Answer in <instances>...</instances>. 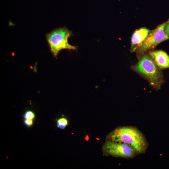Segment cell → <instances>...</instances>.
<instances>
[{
    "label": "cell",
    "instance_id": "obj_1",
    "mask_svg": "<svg viewBox=\"0 0 169 169\" xmlns=\"http://www.w3.org/2000/svg\"><path fill=\"white\" fill-rule=\"evenodd\" d=\"M106 139L128 144L135 149L140 154L145 153L148 146L144 135L134 126L118 127L109 133Z\"/></svg>",
    "mask_w": 169,
    "mask_h": 169
},
{
    "label": "cell",
    "instance_id": "obj_2",
    "mask_svg": "<svg viewBox=\"0 0 169 169\" xmlns=\"http://www.w3.org/2000/svg\"><path fill=\"white\" fill-rule=\"evenodd\" d=\"M160 69L147 55L143 56L133 67V70L146 78L150 84L157 89H159L163 82V75Z\"/></svg>",
    "mask_w": 169,
    "mask_h": 169
},
{
    "label": "cell",
    "instance_id": "obj_3",
    "mask_svg": "<svg viewBox=\"0 0 169 169\" xmlns=\"http://www.w3.org/2000/svg\"><path fill=\"white\" fill-rule=\"evenodd\" d=\"M72 35V32L65 27L55 29L46 35L51 51L54 57L62 49H77V47L71 45L68 42V38Z\"/></svg>",
    "mask_w": 169,
    "mask_h": 169
},
{
    "label": "cell",
    "instance_id": "obj_4",
    "mask_svg": "<svg viewBox=\"0 0 169 169\" xmlns=\"http://www.w3.org/2000/svg\"><path fill=\"white\" fill-rule=\"evenodd\" d=\"M104 155L125 158H132L140 153L126 144L106 140L102 146Z\"/></svg>",
    "mask_w": 169,
    "mask_h": 169
},
{
    "label": "cell",
    "instance_id": "obj_5",
    "mask_svg": "<svg viewBox=\"0 0 169 169\" xmlns=\"http://www.w3.org/2000/svg\"><path fill=\"white\" fill-rule=\"evenodd\" d=\"M166 22L159 25L149 33L140 47L137 49L139 54L143 53L153 48L160 43L169 39L166 34L164 29Z\"/></svg>",
    "mask_w": 169,
    "mask_h": 169
},
{
    "label": "cell",
    "instance_id": "obj_6",
    "mask_svg": "<svg viewBox=\"0 0 169 169\" xmlns=\"http://www.w3.org/2000/svg\"><path fill=\"white\" fill-rule=\"evenodd\" d=\"M156 65L161 69L169 68V55L162 50L151 51L149 53Z\"/></svg>",
    "mask_w": 169,
    "mask_h": 169
},
{
    "label": "cell",
    "instance_id": "obj_7",
    "mask_svg": "<svg viewBox=\"0 0 169 169\" xmlns=\"http://www.w3.org/2000/svg\"><path fill=\"white\" fill-rule=\"evenodd\" d=\"M149 33V29L141 28L136 30L133 33L131 38V51L137 50L141 45Z\"/></svg>",
    "mask_w": 169,
    "mask_h": 169
},
{
    "label": "cell",
    "instance_id": "obj_8",
    "mask_svg": "<svg viewBox=\"0 0 169 169\" xmlns=\"http://www.w3.org/2000/svg\"><path fill=\"white\" fill-rule=\"evenodd\" d=\"M68 120L65 118H61L57 120V126L59 128L64 129L68 125Z\"/></svg>",
    "mask_w": 169,
    "mask_h": 169
},
{
    "label": "cell",
    "instance_id": "obj_9",
    "mask_svg": "<svg viewBox=\"0 0 169 169\" xmlns=\"http://www.w3.org/2000/svg\"><path fill=\"white\" fill-rule=\"evenodd\" d=\"M23 116L25 119L33 120L35 118V115L33 111L31 110H28L24 114Z\"/></svg>",
    "mask_w": 169,
    "mask_h": 169
},
{
    "label": "cell",
    "instance_id": "obj_10",
    "mask_svg": "<svg viewBox=\"0 0 169 169\" xmlns=\"http://www.w3.org/2000/svg\"><path fill=\"white\" fill-rule=\"evenodd\" d=\"M164 30L166 35L169 37V20L166 22L164 27Z\"/></svg>",
    "mask_w": 169,
    "mask_h": 169
},
{
    "label": "cell",
    "instance_id": "obj_11",
    "mask_svg": "<svg viewBox=\"0 0 169 169\" xmlns=\"http://www.w3.org/2000/svg\"><path fill=\"white\" fill-rule=\"evenodd\" d=\"M24 121L26 125L28 127H30L33 123V120L31 119H25Z\"/></svg>",
    "mask_w": 169,
    "mask_h": 169
}]
</instances>
